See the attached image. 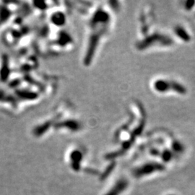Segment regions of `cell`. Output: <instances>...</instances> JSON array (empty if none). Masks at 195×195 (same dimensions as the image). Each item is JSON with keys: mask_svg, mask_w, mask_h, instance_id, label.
Masks as SVG:
<instances>
[{"mask_svg": "<svg viewBox=\"0 0 195 195\" xmlns=\"http://www.w3.org/2000/svg\"><path fill=\"white\" fill-rule=\"evenodd\" d=\"M126 187H127V181L125 180H120L116 183L114 187L106 195H119L126 189Z\"/></svg>", "mask_w": 195, "mask_h": 195, "instance_id": "cell-1", "label": "cell"}, {"mask_svg": "<svg viewBox=\"0 0 195 195\" xmlns=\"http://www.w3.org/2000/svg\"><path fill=\"white\" fill-rule=\"evenodd\" d=\"M158 169H159V168H158V165H151V164L145 165V166L142 167L140 169H138L137 171V174H135L138 176H142L143 175L148 174L147 173H150V172H153Z\"/></svg>", "mask_w": 195, "mask_h": 195, "instance_id": "cell-2", "label": "cell"}]
</instances>
